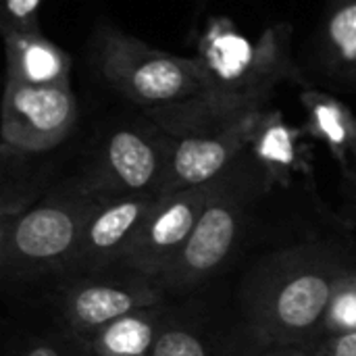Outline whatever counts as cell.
Listing matches in <instances>:
<instances>
[{
    "label": "cell",
    "mask_w": 356,
    "mask_h": 356,
    "mask_svg": "<svg viewBox=\"0 0 356 356\" xmlns=\"http://www.w3.org/2000/svg\"><path fill=\"white\" fill-rule=\"evenodd\" d=\"M202 88L196 96L148 111L146 115L173 138L227 129L269 106L282 83L311 86L292 54V25L275 23L250 40L229 17H211L194 54Z\"/></svg>",
    "instance_id": "6da1fadb"
},
{
    "label": "cell",
    "mask_w": 356,
    "mask_h": 356,
    "mask_svg": "<svg viewBox=\"0 0 356 356\" xmlns=\"http://www.w3.org/2000/svg\"><path fill=\"white\" fill-rule=\"evenodd\" d=\"M353 273L355 257L334 244L309 242L269 254L244 290L257 342L265 348L315 350L332 296Z\"/></svg>",
    "instance_id": "7a4b0ae2"
},
{
    "label": "cell",
    "mask_w": 356,
    "mask_h": 356,
    "mask_svg": "<svg viewBox=\"0 0 356 356\" xmlns=\"http://www.w3.org/2000/svg\"><path fill=\"white\" fill-rule=\"evenodd\" d=\"M100 200L77 177L33 207L2 215L0 265L4 277L31 280L50 271H69L86 223Z\"/></svg>",
    "instance_id": "3957f363"
},
{
    "label": "cell",
    "mask_w": 356,
    "mask_h": 356,
    "mask_svg": "<svg viewBox=\"0 0 356 356\" xmlns=\"http://www.w3.org/2000/svg\"><path fill=\"white\" fill-rule=\"evenodd\" d=\"M90 65L98 81L142 113L196 96L202 88L194 56H179L102 21L90 38Z\"/></svg>",
    "instance_id": "277c9868"
},
{
    "label": "cell",
    "mask_w": 356,
    "mask_h": 356,
    "mask_svg": "<svg viewBox=\"0 0 356 356\" xmlns=\"http://www.w3.org/2000/svg\"><path fill=\"white\" fill-rule=\"evenodd\" d=\"M271 184L259 163L246 150L219 179L200 213L184 250L171 269L159 280L165 292H184L207 282L232 254L248 204Z\"/></svg>",
    "instance_id": "5b68a950"
},
{
    "label": "cell",
    "mask_w": 356,
    "mask_h": 356,
    "mask_svg": "<svg viewBox=\"0 0 356 356\" xmlns=\"http://www.w3.org/2000/svg\"><path fill=\"white\" fill-rule=\"evenodd\" d=\"M175 138L146 113L113 125L79 177L100 198L163 196Z\"/></svg>",
    "instance_id": "8992f818"
},
{
    "label": "cell",
    "mask_w": 356,
    "mask_h": 356,
    "mask_svg": "<svg viewBox=\"0 0 356 356\" xmlns=\"http://www.w3.org/2000/svg\"><path fill=\"white\" fill-rule=\"evenodd\" d=\"M79 117L71 88L4 81L2 152L42 154L58 148L73 134Z\"/></svg>",
    "instance_id": "52a82bcc"
},
{
    "label": "cell",
    "mask_w": 356,
    "mask_h": 356,
    "mask_svg": "<svg viewBox=\"0 0 356 356\" xmlns=\"http://www.w3.org/2000/svg\"><path fill=\"white\" fill-rule=\"evenodd\" d=\"M163 290L142 275L127 271L125 275H86L75 277L58 294V311L69 332L83 342L104 325L136 313L140 309L159 307Z\"/></svg>",
    "instance_id": "ba28073f"
},
{
    "label": "cell",
    "mask_w": 356,
    "mask_h": 356,
    "mask_svg": "<svg viewBox=\"0 0 356 356\" xmlns=\"http://www.w3.org/2000/svg\"><path fill=\"white\" fill-rule=\"evenodd\" d=\"M213 184L159 196L131 242L121 263V271H131L159 284L184 250L200 213L204 211Z\"/></svg>",
    "instance_id": "9c48e42d"
},
{
    "label": "cell",
    "mask_w": 356,
    "mask_h": 356,
    "mask_svg": "<svg viewBox=\"0 0 356 356\" xmlns=\"http://www.w3.org/2000/svg\"><path fill=\"white\" fill-rule=\"evenodd\" d=\"M154 202V196L102 198L86 223L69 273L86 277L121 269V263Z\"/></svg>",
    "instance_id": "30bf717a"
},
{
    "label": "cell",
    "mask_w": 356,
    "mask_h": 356,
    "mask_svg": "<svg viewBox=\"0 0 356 356\" xmlns=\"http://www.w3.org/2000/svg\"><path fill=\"white\" fill-rule=\"evenodd\" d=\"M261 113L221 131L175 138L163 196L202 188L219 179L250 148Z\"/></svg>",
    "instance_id": "8fae6325"
},
{
    "label": "cell",
    "mask_w": 356,
    "mask_h": 356,
    "mask_svg": "<svg viewBox=\"0 0 356 356\" xmlns=\"http://www.w3.org/2000/svg\"><path fill=\"white\" fill-rule=\"evenodd\" d=\"M309 79L356 94V0H325L309 48Z\"/></svg>",
    "instance_id": "7c38bea8"
},
{
    "label": "cell",
    "mask_w": 356,
    "mask_h": 356,
    "mask_svg": "<svg viewBox=\"0 0 356 356\" xmlns=\"http://www.w3.org/2000/svg\"><path fill=\"white\" fill-rule=\"evenodd\" d=\"M6 54V81L25 86L71 88V56L38 31L2 33Z\"/></svg>",
    "instance_id": "4fadbf2b"
},
{
    "label": "cell",
    "mask_w": 356,
    "mask_h": 356,
    "mask_svg": "<svg viewBox=\"0 0 356 356\" xmlns=\"http://www.w3.org/2000/svg\"><path fill=\"white\" fill-rule=\"evenodd\" d=\"M305 136L307 129L292 125L280 108L267 106L261 113L248 150L265 171L269 184H290L294 173L307 169V146L302 144Z\"/></svg>",
    "instance_id": "5bb4252c"
},
{
    "label": "cell",
    "mask_w": 356,
    "mask_h": 356,
    "mask_svg": "<svg viewBox=\"0 0 356 356\" xmlns=\"http://www.w3.org/2000/svg\"><path fill=\"white\" fill-rule=\"evenodd\" d=\"M300 104L307 113V136L321 142L348 175L356 156V115L355 111L323 88H305Z\"/></svg>",
    "instance_id": "9a60e30c"
},
{
    "label": "cell",
    "mask_w": 356,
    "mask_h": 356,
    "mask_svg": "<svg viewBox=\"0 0 356 356\" xmlns=\"http://www.w3.org/2000/svg\"><path fill=\"white\" fill-rule=\"evenodd\" d=\"M163 325L161 305L148 307L104 325L86 344L94 356H148Z\"/></svg>",
    "instance_id": "2e32d148"
},
{
    "label": "cell",
    "mask_w": 356,
    "mask_h": 356,
    "mask_svg": "<svg viewBox=\"0 0 356 356\" xmlns=\"http://www.w3.org/2000/svg\"><path fill=\"white\" fill-rule=\"evenodd\" d=\"M350 332H356V273L342 280L340 286L336 288L323 319L319 342L330 336H340Z\"/></svg>",
    "instance_id": "e0dca14e"
},
{
    "label": "cell",
    "mask_w": 356,
    "mask_h": 356,
    "mask_svg": "<svg viewBox=\"0 0 356 356\" xmlns=\"http://www.w3.org/2000/svg\"><path fill=\"white\" fill-rule=\"evenodd\" d=\"M148 356H209L204 340L181 325H163Z\"/></svg>",
    "instance_id": "ac0fdd59"
},
{
    "label": "cell",
    "mask_w": 356,
    "mask_h": 356,
    "mask_svg": "<svg viewBox=\"0 0 356 356\" xmlns=\"http://www.w3.org/2000/svg\"><path fill=\"white\" fill-rule=\"evenodd\" d=\"M0 31H38L44 0H0Z\"/></svg>",
    "instance_id": "d6986e66"
},
{
    "label": "cell",
    "mask_w": 356,
    "mask_h": 356,
    "mask_svg": "<svg viewBox=\"0 0 356 356\" xmlns=\"http://www.w3.org/2000/svg\"><path fill=\"white\" fill-rule=\"evenodd\" d=\"M315 356H356V332L321 340L315 348Z\"/></svg>",
    "instance_id": "ffe728a7"
},
{
    "label": "cell",
    "mask_w": 356,
    "mask_h": 356,
    "mask_svg": "<svg viewBox=\"0 0 356 356\" xmlns=\"http://www.w3.org/2000/svg\"><path fill=\"white\" fill-rule=\"evenodd\" d=\"M21 356H69L54 342H33L29 344Z\"/></svg>",
    "instance_id": "44dd1931"
},
{
    "label": "cell",
    "mask_w": 356,
    "mask_h": 356,
    "mask_svg": "<svg viewBox=\"0 0 356 356\" xmlns=\"http://www.w3.org/2000/svg\"><path fill=\"white\" fill-rule=\"evenodd\" d=\"M265 356H315V350L309 348H267Z\"/></svg>",
    "instance_id": "7402d4cb"
},
{
    "label": "cell",
    "mask_w": 356,
    "mask_h": 356,
    "mask_svg": "<svg viewBox=\"0 0 356 356\" xmlns=\"http://www.w3.org/2000/svg\"><path fill=\"white\" fill-rule=\"evenodd\" d=\"M350 177H353V181L356 184V156H355V161H353V169H350V173H348Z\"/></svg>",
    "instance_id": "603a6c76"
}]
</instances>
